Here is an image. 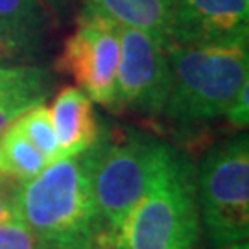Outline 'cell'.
<instances>
[{"label":"cell","mask_w":249,"mask_h":249,"mask_svg":"<svg viewBox=\"0 0 249 249\" xmlns=\"http://www.w3.org/2000/svg\"><path fill=\"white\" fill-rule=\"evenodd\" d=\"M17 218L45 249H100L90 148L50 162L18 185Z\"/></svg>","instance_id":"1"},{"label":"cell","mask_w":249,"mask_h":249,"mask_svg":"<svg viewBox=\"0 0 249 249\" xmlns=\"http://www.w3.org/2000/svg\"><path fill=\"white\" fill-rule=\"evenodd\" d=\"M170 90L162 115L178 125H196L227 113L249 81L248 45H168Z\"/></svg>","instance_id":"2"},{"label":"cell","mask_w":249,"mask_h":249,"mask_svg":"<svg viewBox=\"0 0 249 249\" xmlns=\"http://www.w3.org/2000/svg\"><path fill=\"white\" fill-rule=\"evenodd\" d=\"M199 223L196 170L174 151L125 214L107 249H196Z\"/></svg>","instance_id":"3"},{"label":"cell","mask_w":249,"mask_h":249,"mask_svg":"<svg viewBox=\"0 0 249 249\" xmlns=\"http://www.w3.org/2000/svg\"><path fill=\"white\" fill-rule=\"evenodd\" d=\"M174 151L150 135L124 129L98 137L90 146V185L100 225V249H107L125 214Z\"/></svg>","instance_id":"4"},{"label":"cell","mask_w":249,"mask_h":249,"mask_svg":"<svg viewBox=\"0 0 249 249\" xmlns=\"http://www.w3.org/2000/svg\"><path fill=\"white\" fill-rule=\"evenodd\" d=\"M199 220L222 249L249 236V141L242 133L209 148L196 170Z\"/></svg>","instance_id":"5"},{"label":"cell","mask_w":249,"mask_h":249,"mask_svg":"<svg viewBox=\"0 0 249 249\" xmlns=\"http://www.w3.org/2000/svg\"><path fill=\"white\" fill-rule=\"evenodd\" d=\"M118 59L120 24L100 13L83 9L55 65L78 83L90 102L113 111Z\"/></svg>","instance_id":"6"},{"label":"cell","mask_w":249,"mask_h":249,"mask_svg":"<svg viewBox=\"0 0 249 249\" xmlns=\"http://www.w3.org/2000/svg\"><path fill=\"white\" fill-rule=\"evenodd\" d=\"M170 90L168 46L146 32L120 26V59L113 111L160 115Z\"/></svg>","instance_id":"7"},{"label":"cell","mask_w":249,"mask_h":249,"mask_svg":"<svg viewBox=\"0 0 249 249\" xmlns=\"http://www.w3.org/2000/svg\"><path fill=\"white\" fill-rule=\"evenodd\" d=\"M172 15V43L248 45V0H174Z\"/></svg>","instance_id":"8"},{"label":"cell","mask_w":249,"mask_h":249,"mask_svg":"<svg viewBox=\"0 0 249 249\" xmlns=\"http://www.w3.org/2000/svg\"><path fill=\"white\" fill-rule=\"evenodd\" d=\"M48 111L59 146V159L80 155L98 141L100 127L92 102L80 87L69 85L59 90Z\"/></svg>","instance_id":"9"},{"label":"cell","mask_w":249,"mask_h":249,"mask_svg":"<svg viewBox=\"0 0 249 249\" xmlns=\"http://www.w3.org/2000/svg\"><path fill=\"white\" fill-rule=\"evenodd\" d=\"M52 85V76L43 67L0 63V133L26 109L45 104Z\"/></svg>","instance_id":"10"},{"label":"cell","mask_w":249,"mask_h":249,"mask_svg":"<svg viewBox=\"0 0 249 249\" xmlns=\"http://www.w3.org/2000/svg\"><path fill=\"white\" fill-rule=\"evenodd\" d=\"M83 9L100 13L116 24L135 28L159 39L162 45L172 43V9L174 0H81Z\"/></svg>","instance_id":"11"},{"label":"cell","mask_w":249,"mask_h":249,"mask_svg":"<svg viewBox=\"0 0 249 249\" xmlns=\"http://www.w3.org/2000/svg\"><path fill=\"white\" fill-rule=\"evenodd\" d=\"M50 164L34 144L26 141L13 125L0 133V176L18 185L36 178Z\"/></svg>","instance_id":"12"},{"label":"cell","mask_w":249,"mask_h":249,"mask_svg":"<svg viewBox=\"0 0 249 249\" xmlns=\"http://www.w3.org/2000/svg\"><path fill=\"white\" fill-rule=\"evenodd\" d=\"M11 125L26 141L34 144L50 162L59 159V146L53 131L50 111L45 104H37L26 109L22 115L17 116V120Z\"/></svg>","instance_id":"13"},{"label":"cell","mask_w":249,"mask_h":249,"mask_svg":"<svg viewBox=\"0 0 249 249\" xmlns=\"http://www.w3.org/2000/svg\"><path fill=\"white\" fill-rule=\"evenodd\" d=\"M0 20L43 37L48 26V11L39 0H0Z\"/></svg>","instance_id":"14"},{"label":"cell","mask_w":249,"mask_h":249,"mask_svg":"<svg viewBox=\"0 0 249 249\" xmlns=\"http://www.w3.org/2000/svg\"><path fill=\"white\" fill-rule=\"evenodd\" d=\"M43 37L22 32L0 20V63H22L36 57Z\"/></svg>","instance_id":"15"},{"label":"cell","mask_w":249,"mask_h":249,"mask_svg":"<svg viewBox=\"0 0 249 249\" xmlns=\"http://www.w3.org/2000/svg\"><path fill=\"white\" fill-rule=\"evenodd\" d=\"M0 249H45L34 232L18 220L0 223Z\"/></svg>","instance_id":"16"},{"label":"cell","mask_w":249,"mask_h":249,"mask_svg":"<svg viewBox=\"0 0 249 249\" xmlns=\"http://www.w3.org/2000/svg\"><path fill=\"white\" fill-rule=\"evenodd\" d=\"M18 183L0 176V223L13 222L17 218Z\"/></svg>","instance_id":"17"},{"label":"cell","mask_w":249,"mask_h":249,"mask_svg":"<svg viewBox=\"0 0 249 249\" xmlns=\"http://www.w3.org/2000/svg\"><path fill=\"white\" fill-rule=\"evenodd\" d=\"M249 81L240 89V92L236 94V98L232 100V104L229 106L225 118L227 122L236 127H248L249 122Z\"/></svg>","instance_id":"18"},{"label":"cell","mask_w":249,"mask_h":249,"mask_svg":"<svg viewBox=\"0 0 249 249\" xmlns=\"http://www.w3.org/2000/svg\"><path fill=\"white\" fill-rule=\"evenodd\" d=\"M39 2L48 13L52 11L53 15H61L63 11L67 9V4H69V0H39Z\"/></svg>","instance_id":"19"},{"label":"cell","mask_w":249,"mask_h":249,"mask_svg":"<svg viewBox=\"0 0 249 249\" xmlns=\"http://www.w3.org/2000/svg\"><path fill=\"white\" fill-rule=\"evenodd\" d=\"M222 249H249L248 246V240L246 242H236V244H231V246H225Z\"/></svg>","instance_id":"20"}]
</instances>
